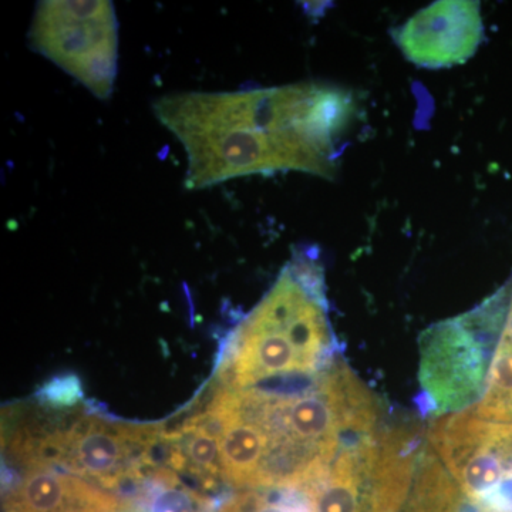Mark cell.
<instances>
[{
	"mask_svg": "<svg viewBox=\"0 0 512 512\" xmlns=\"http://www.w3.org/2000/svg\"><path fill=\"white\" fill-rule=\"evenodd\" d=\"M153 110L187 154L185 187L204 190L278 171L336 177L356 103L342 87L308 82L168 94L154 101Z\"/></svg>",
	"mask_w": 512,
	"mask_h": 512,
	"instance_id": "cell-1",
	"label": "cell"
},
{
	"mask_svg": "<svg viewBox=\"0 0 512 512\" xmlns=\"http://www.w3.org/2000/svg\"><path fill=\"white\" fill-rule=\"evenodd\" d=\"M228 348L222 377L234 389L312 377L328 369L338 343L318 261L301 255L289 262L239 323Z\"/></svg>",
	"mask_w": 512,
	"mask_h": 512,
	"instance_id": "cell-2",
	"label": "cell"
},
{
	"mask_svg": "<svg viewBox=\"0 0 512 512\" xmlns=\"http://www.w3.org/2000/svg\"><path fill=\"white\" fill-rule=\"evenodd\" d=\"M420 437L410 427L376 429L349 441L301 493L309 512H400L416 477Z\"/></svg>",
	"mask_w": 512,
	"mask_h": 512,
	"instance_id": "cell-3",
	"label": "cell"
},
{
	"mask_svg": "<svg viewBox=\"0 0 512 512\" xmlns=\"http://www.w3.org/2000/svg\"><path fill=\"white\" fill-rule=\"evenodd\" d=\"M507 288L473 311L430 326L420 336V409L463 412L480 402L503 325Z\"/></svg>",
	"mask_w": 512,
	"mask_h": 512,
	"instance_id": "cell-4",
	"label": "cell"
},
{
	"mask_svg": "<svg viewBox=\"0 0 512 512\" xmlns=\"http://www.w3.org/2000/svg\"><path fill=\"white\" fill-rule=\"evenodd\" d=\"M29 39L37 53L74 77L94 97L109 99L119 60V22L113 3L40 2Z\"/></svg>",
	"mask_w": 512,
	"mask_h": 512,
	"instance_id": "cell-5",
	"label": "cell"
},
{
	"mask_svg": "<svg viewBox=\"0 0 512 512\" xmlns=\"http://www.w3.org/2000/svg\"><path fill=\"white\" fill-rule=\"evenodd\" d=\"M431 451L477 510L512 500V423H495L474 410L439 416L430 424Z\"/></svg>",
	"mask_w": 512,
	"mask_h": 512,
	"instance_id": "cell-6",
	"label": "cell"
},
{
	"mask_svg": "<svg viewBox=\"0 0 512 512\" xmlns=\"http://www.w3.org/2000/svg\"><path fill=\"white\" fill-rule=\"evenodd\" d=\"M483 39L480 3L470 0L433 3L394 32L406 59L426 69L467 62Z\"/></svg>",
	"mask_w": 512,
	"mask_h": 512,
	"instance_id": "cell-7",
	"label": "cell"
},
{
	"mask_svg": "<svg viewBox=\"0 0 512 512\" xmlns=\"http://www.w3.org/2000/svg\"><path fill=\"white\" fill-rule=\"evenodd\" d=\"M120 507L117 495L52 468L28 470L3 497L5 512H117Z\"/></svg>",
	"mask_w": 512,
	"mask_h": 512,
	"instance_id": "cell-8",
	"label": "cell"
},
{
	"mask_svg": "<svg viewBox=\"0 0 512 512\" xmlns=\"http://www.w3.org/2000/svg\"><path fill=\"white\" fill-rule=\"evenodd\" d=\"M507 288V302L503 325L483 397L476 406L471 407L481 419L495 421V423H512V278L505 284Z\"/></svg>",
	"mask_w": 512,
	"mask_h": 512,
	"instance_id": "cell-9",
	"label": "cell"
},
{
	"mask_svg": "<svg viewBox=\"0 0 512 512\" xmlns=\"http://www.w3.org/2000/svg\"><path fill=\"white\" fill-rule=\"evenodd\" d=\"M217 512H309V507L301 491L244 490Z\"/></svg>",
	"mask_w": 512,
	"mask_h": 512,
	"instance_id": "cell-10",
	"label": "cell"
},
{
	"mask_svg": "<svg viewBox=\"0 0 512 512\" xmlns=\"http://www.w3.org/2000/svg\"><path fill=\"white\" fill-rule=\"evenodd\" d=\"M40 402L50 407H73L82 400L80 380L74 375L56 377L37 393Z\"/></svg>",
	"mask_w": 512,
	"mask_h": 512,
	"instance_id": "cell-11",
	"label": "cell"
},
{
	"mask_svg": "<svg viewBox=\"0 0 512 512\" xmlns=\"http://www.w3.org/2000/svg\"><path fill=\"white\" fill-rule=\"evenodd\" d=\"M477 512H487V511H477Z\"/></svg>",
	"mask_w": 512,
	"mask_h": 512,
	"instance_id": "cell-12",
	"label": "cell"
}]
</instances>
